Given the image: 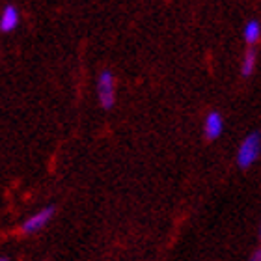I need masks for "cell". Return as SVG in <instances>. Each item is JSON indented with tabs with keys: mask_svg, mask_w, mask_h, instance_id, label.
<instances>
[{
	"mask_svg": "<svg viewBox=\"0 0 261 261\" xmlns=\"http://www.w3.org/2000/svg\"><path fill=\"white\" fill-rule=\"evenodd\" d=\"M0 261H10L8 257H0Z\"/></svg>",
	"mask_w": 261,
	"mask_h": 261,
	"instance_id": "obj_9",
	"label": "cell"
},
{
	"mask_svg": "<svg viewBox=\"0 0 261 261\" xmlns=\"http://www.w3.org/2000/svg\"><path fill=\"white\" fill-rule=\"evenodd\" d=\"M243 36H245V41L248 45H254L259 41V36H261V24L257 19H252V21H248L245 24V28H243Z\"/></svg>",
	"mask_w": 261,
	"mask_h": 261,
	"instance_id": "obj_6",
	"label": "cell"
},
{
	"mask_svg": "<svg viewBox=\"0 0 261 261\" xmlns=\"http://www.w3.org/2000/svg\"><path fill=\"white\" fill-rule=\"evenodd\" d=\"M256 64H257V50L254 47L245 53V58H243V64H241V75L243 76H250L256 69Z\"/></svg>",
	"mask_w": 261,
	"mask_h": 261,
	"instance_id": "obj_7",
	"label": "cell"
},
{
	"mask_svg": "<svg viewBox=\"0 0 261 261\" xmlns=\"http://www.w3.org/2000/svg\"><path fill=\"white\" fill-rule=\"evenodd\" d=\"M259 151H261V133L259 130H254V133H250L245 140L241 142L239 151H237V164H239V168L243 170L250 168L252 164L259 159Z\"/></svg>",
	"mask_w": 261,
	"mask_h": 261,
	"instance_id": "obj_1",
	"label": "cell"
},
{
	"mask_svg": "<svg viewBox=\"0 0 261 261\" xmlns=\"http://www.w3.org/2000/svg\"><path fill=\"white\" fill-rule=\"evenodd\" d=\"M224 130V120L222 116L218 114L217 110L209 112L205 118V123H203V133H205L207 140H217L218 136L222 135Z\"/></svg>",
	"mask_w": 261,
	"mask_h": 261,
	"instance_id": "obj_4",
	"label": "cell"
},
{
	"mask_svg": "<svg viewBox=\"0 0 261 261\" xmlns=\"http://www.w3.org/2000/svg\"><path fill=\"white\" fill-rule=\"evenodd\" d=\"M248 261H261V250H259V248H257V250H254V254H252Z\"/></svg>",
	"mask_w": 261,
	"mask_h": 261,
	"instance_id": "obj_8",
	"label": "cell"
},
{
	"mask_svg": "<svg viewBox=\"0 0 261 261\" xmlns=\"http://www.w3.org/2000/svg\"><path fill=\"white\" fill-rule=\"evenodd\" d=\"M19 10H17L15 6H6L4 11H2V15H0V30L2 32H11V30H15L17 24H19Z\"/></svg>",
	"mask_w": 261,
	"mask_h": 261,
	"instance_id": "obj_5",
	"label": "cell"
},
{
	"mask_svg": "<svg viewBox=\"0 0 261 261\" xmlns=\"http://www.w3.org/2000/svg\"><path fill=\"white\" fill-rule=\"evenodd\" d=\"M97 95L99 103L105 110H110L116 101V82L110 69H103L97 76Z\"/></svg>",
	"mask_w": 261,
	"mask_h": 261,
	"instance_id": "obj_2",
	"label": "cell"
},
{
	"mask_svg": "<svg viewBox=\"0 0 261 261\" xmlns=\"http://www.w3.org/2000/svg\"><path fill=\"white\" fill-rule=\"evenodd\" d=\"M56 213V207L55 205H49L45 207V209H41V211H38L36 215H32V217L28 218L27 222L21 226V231L24 235H32L36 233V231H39V229H43L47 224L53 220V217H55Z\"/></svg>",
	"mask_w": 261,
	"mask_h": 261,
	"instance_id": "obj_3",
	"label": "cell"
}]
</instances>
